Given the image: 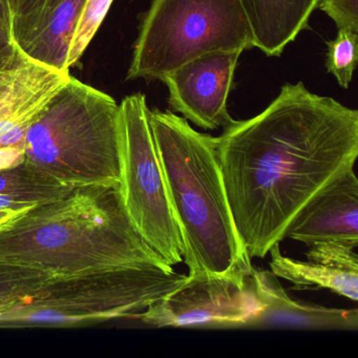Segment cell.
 <instances>
[{
	"label": "cell",
	"instance_id": "obj_1",
	"mask_svg": "<svg viewBox=\"0 0 358 358\" xmlns=\"http://www.w3.org/2000/svg\"><path fill=\"white\" fill-rule=\"evenodd\" d=\"M217 138L236 230L249 257L264 259L310 199L355 164L358 112L287 83L261 114Z\"/></svg>",
	"mask_w": 358,
	"mask_h": 358
},
{
	"label": "cell",
	"instance_id": "obj_2",
	"mask_svg": "<svg viewBox=\"0 0 358 358\" xmlns=\"http://www.w3.org/2000/svg\"><path fill=\"white\" fill-rule=\"evenodd\" d=\"M0 259L52 276L118 268H173L142 238L119 187L74 188L0 231Z\"/></svg>",
	"mask_w": 358,
	"mask_h": 358
},
{
	"label": "cell",
	"instance_id": "obj_3",
	"mask_svg": "<svg viewBox=\"0 0 358 358\" xmlns=\"http://www.w3.org/2000/svg\"><path fill=\"white\" fill-rule=\"evenodd\" d=\"M150 124L188 275H249L253 267L230 210L217 138L196 131L171 110H150Z\"/></svg>",
	"mask_w": 358,
	"mask_h": 358
},
{
	"label": "cell",
	"instance_id": "obj_4",
	"mask_svg": "<svg viewBox=\"0 0 358 358\" xmlns=\"http://www.w3.org/2000/svg\"><path fill=\"white\" fill-rule=\"evenodd\" d=\"M120 108L70 76L31 123L24 162L72 188L119 187Z\"/></svg>",
	"mask_w": 358,
	"mask_h": 358
},
{
	"label": "cell",
	"instance_id": "obj_5",
	"mask_svg": "<svg viewBox=\"0 0 358 358\" xmlns=\"http://www.w3.org/2000/svg\"><path fill=\"white\" fill-rule=\"evenodd\" d=\"M187 275L160 266L118 268L52 276L24 307L0 320L1 327L76 326L136 317L173 292Z\"/></svg>",
	"mask_w": 358,
	"mask_h": 358
},
{
	"label": "cell",
	"instance_id": "obj_6",
	"mask_svg": "<svg viewBox=\"0 0 358 358\" xmlns=\"http://www.w3.org/2000/svg\"><path fill=\"white\" fill-rule=\"evenodd\" d=\"M252 48L240 0H152L140 24L127 79L162 80L204 54Z\"/></svg>",
	"mask_w": 358,
	"mask_h": 358
},
{
	"label": "cell",
	"instance_id": "obj_7",
	"mask_svg": "<svg viewBox=\"0 0 358 358\" xmlns=\"http://www.w3.org/2000/svg\"><path fill=\"white\" fill-rule=\"evenodd\" d=\"M119 108V189L125 210L142 238L173 267L183 262L185 248L167 196L145 95L127 96Z\"/></svg>",
	"mask_w": 358,
	"mask_h": 358
},
{
	"label": "cell",
	"instance_id": "obj_8",
	"mask_svg": "<svg viewBox=\"0 0 358 358\" xmlns=\"http://www.w3.org/2000/svg\"><path fill=\"white\" fill-rule=\"evenodd\" d=\"M261 310L251 273L194 274L137 318L150 326L244 327Z\"/></svg>",
	"mask_w": 358,
	"mask_h": 358
},
{
	"label": "cell",
	"instance_id": "obj_9",
	"mask_svg": "<svg viewBox=\"0 0 358 358\" xmlns=\"http://www.w3.org/2000/svg\"><path fill=\"white\" fill-rule=\"evenodd\" d=\"M243 52H213L199 56L163 77L171 112L203 129H227L236 120L227 110L234 73Z\"/></svg>",
	"mask_w": 358,
	"mask_h": 358
},
{
	"label": "cell",
	"instance_id": "obj_10",
	"mask_svg": "<svg viewBox=\"0 0 358 358\" xmlns=\"http://www.w3.org/2000/svg\"><path fill=\"white\" fill-rule=\"evenodd\" d=\"M85 0H8L10 36L32 62L70 73L68 55Z\"/></svg>",
	"mask_w": 358,
	"mask_h": 358
},
{
	"label": "cell",
	"instance_id": "obj_11",
	"mask_svg": "<svg viewBox=\"0 0 358 358\" xmlns=\"http://www.w3.org/2000/svg\"><path fill=\"white\" fill-rule=\"evenodd\" d=\"M308 247L336 242L358 247V179L354 166L339 173L296 213L285 238Z\"/></svg>",
	"mask_w": 358,
	"mask_h": 358
},
{
	"label": "cell",
	"instance_id": "obj_12",
	"mask_svg": "<svg viewBox=\"0 0 358 358\" xmlns=\"http://www.w3.org/2000/svg\"><path fill=\"white\" fill-rule=\"evenodd\" d=\"M270 271L295 289L324 288L352 301H358V255L355 248L336 242L309 246L307 261L284 257L280 244L269 251Z\"/></svg>",
	"mask_w": 358,
	"mask_h": 358
},
{
	"label": "cell",
	"instance_id": "obj_13",
	"mask_svg": "<svg viewBox=\"0 0 358 358\" xmlns=\"http://www.w3.org/2000/svg\"><path fill=\"white\" fill-rule=\"evenodd\" d=\"M271 271L252 268L251 280L261 310L244 327L356 330L357 309L345 310L311 305L287 294Z\"/></svg>",
	"mask_w": 358,
	"mask_h": 358
},
{
	"label": "cell",
	"instance_id": "obj_14",
	"mask_svg": "<svg viewBox=\"0 0 358 358\" xmlns=\"http://www.w3.org/2000/svg\"><path fill=\"white\" fill-rule=\"evenodd\" d=\"M252 32L253 45L269 57L282 54L309 28L318 0H240Z\"/></svg>",
	"mask_w": 358,
	"mask_h": 358
},
{
	"label": "cell",
	"instance_id": "obj_15",
	"mask_svg": "<svg viewBox=\"0 0 358 358\" xmlns=\"http://www.w3.org/2000/svg\"><path fill=\"white\" fill-rule=\"evenodd\" d=\"M73 189L24 161L0 169V231L37 206L59 200Z\"/></svg>",
	"mask_w": 358,
	"mask_h": 358
},
{
	"label": "cell",
	"instance_id": "obj_16",
	"mask_svg": "<svg viewBox=\"0 0 358 358\" xmlns=\"http://www.w3.org/2000/svg\"><path fill=\"white\" fill-rule=\"evenodd\" d=\"M62 74L20 54L11 66L0 70V120L37 90Z\"/></svg>",
	"mask_w": 358,
	"mask_h": 358
},
{
	"label": "cell",
	"instance_id": "obj_17",
	"mask_svg": "<svg viewBox=\"0 0 358 358\" xmlns=\"http://www.w3.org/2000/svg\"><path fill=\"white\" fill-rule=\"evenodd\" d=\"M51 278L36 268L0 259V320L27 305Z\"/></svg>",
	"mask_w": 358,
	"mask_h": 358
},
{
	"label": "cell",
	"instance_id": "obj_18",
	"mask_svg": "<svg viewBox=\"0 0 358 358\" xmlns=\"http://www.w3.org/2000/svg\"><path fill=\"white\" fill-rule=\"evenodd\" d=\"M326 68L339 87L348 89L358 62V33L338 30L336 37L327 43Z\"/></svg>",
	"mask_w": 358,
	"mask_h": 358
},
{
	"label": "cell",
	"instance_id": "obj_19",
	"mask_svg": "<svg viewBox=\"0 0 358 358\" xmlns=\"http://www.w3.org/2000/svg\"><path fill=\"white\" fill-rule=\"evenodd\" d=\"M114 0H85L73 35L68 55V69L78 64L110 11Z\"/></svg>",
	"mask_w": 358,
	"mask_h": 358
},
{
	"label": "cell",
	"instance_id": "obj_20",
	"mask_svg": "<svg viewBox=\"0 0 358 358\" xmlns=\"http://www.w3.org/2000/svg\"><path fill=\"white\" fill-rule=\"evenodd\" d=\"M316 8L326 13L338 30L358 33V0H318Z\"/></svg>",
	"mask_w": 358,
	"mask_h": 358
},
{
	"label": "cell",
	"instance_id": "obj_21",
	"mask_svg": "<svg viewBox=\"0 0 358 358\" xmlns=\"http://www.w3.org/2000/svg\"><path fill=\"white\" fill-rule=\"evenodd\" d=\"M20 54L22 53L14 45L10 33L0 31V70L13 64Z\"/></svg>",
	"mask_w": 358,
	"mask_h": 358
},
{
	"label": "cell",
	"instance_id": "obj_22",
	"mask_svg": "<svg viewBox=\"0 0 358 358\" xmlns=\"http://www.w3.org/2000/svg\"><path fill=\"white\" fill-rule=\"evenodd\" d=\"M0 31L10 33V10L8 0H0Z\"/></svg>",
	"mask_w": 358,
	"mask_h": 358
}]
</instances>
